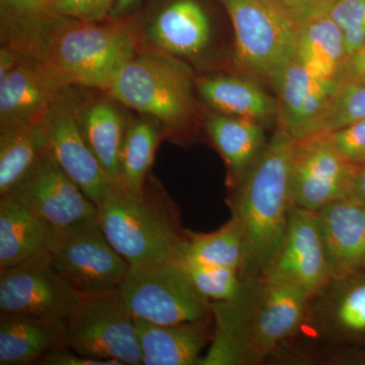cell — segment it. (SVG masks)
Returning <instances> with one entry per match:
<instances>
[{
	"label": "cell",
	"mask_w": 365,
	"mask_h": 365,
	"mask_svg": "<svg viewBox=\"0 0 365 365\" xmlns=\"http://www.w3.org/2000/svg\"><path fill=\"white\" fill-rule=\"evenodd\" d=\"M76 115L81 133L101 167L113 182L119 181L120 158L131 118L118 101L103 95L78 93Z\"/></svg>",
	"instance_id": "ffe728a7"
},
{
	"label": "cell",
	"mask_w": 365,
	"mask_h": 365,
	"mask_svg": "<svg viewBox=\"0 0 365 365\" xmlns=\"http://www.w3.org/2000/svg\"><path fill=\"white\" fill-rule=\"evenodd\" d=\"M341 88L342 83L338 79L314 76L294 59L274 86L278 125L297 140L319 133L322 121Z\"/></svg>",
	"instance_id": "2e32d148"
},
{
	"label": "cell",
	"mask_w": 365,
	"mask_h": 365,
	"mask_svg": "<svg viewBox=\"0 0 365 365\" xmlns=\"http://www.w3.org/2000/svg\"><path fill=\"white\" fill-rule=\"evenodd\" d=\"M209 321L158 325L136 319L143 365L199 364L212 337Z\"/></svg>",
	"instance_id": "7402d4cb"
},
{
	"label": "cell",
	"mask_w": 365,
	"mask_h": 365,
	"mask_svg": "<svg viewBox=\"0 0 365 365\" xmlns=\"http://www.w3.org/2000/svg\"><path fill=\"white\" fill-rule=\"evenodd\" d=\"M157 120L148 116L130 120L120 158L119 182L132 195H143L155 151L165 138Z\"/></svg>",
	"instance_id": "f1b7e54d"
},
{
	"label": "cell",
	"mask_w": 365,
	"mask_h": 365,
	"mask_svg": "<svg viewBox=\"0 0 365 365\" xmlns=\"http://www.w3.org/2000/svg\"><path fill=\"white\" fill-rule=\"evenodd\" d=\"M311 297L283 281H242L232 299L210 302L215 327L199 365H249L265 361L294 337Z\"/></svg>",
	"instance_id": "6da1fadb"
},
{
	"label": "cell",
	"mask_w": 365,
	"mask_h": 365,
	"mask_svg": "<svg viewBox=\"0 0 365 365\" xmlns=\"http://www.w3.org/2000/svg\"><path fill=\"white\" fill-rule=\"evenodd\" d=\"M329 135L346 160L354 165L365 162V118Z\"/></svg>",
	"instance_id": "e575fe53"
},
{
	"label": "cell",
	"mask_w": 365,
	"mask_h": 365,
	"mask_svg": "<svg viewBox=\"0 0 365 365\" xmlns=\"http://www.w3.org/2000/svg\"><path fill=\"white\" fill-rule=\"evenodd\" d=\"M185 232L187 247L184 258L241 271L245 256L244 235L234 216L215 232Z\"/></svg>",
	"instance_id": "f546056e"
},
{
	"label": "cell",
	"mask_w": 365,
	"mask_h": 365,
	"mask_svg": "<svg viewBox=\"0 0 365 365\" xmlns=\"http://www.w3.org/2000/svg\"><path fill=\"white\" fill-rule=\"evenodd\" d=\"M41 125L52 157L98 207L114 182L101 167L81 133L76 86L62 88Z\"/></svg>",
	"instance_id": "7c38bea8"
},
{
	"label": "cell",
	"mask_w": 365,
	"mask_h": 365,
	"mask_svg": "<svg viewBox=\"0 0 365 365\" xmlns=\"http://www.w3.org/2000/svg\"><path fill=\"white\" fill-rule=\"evenodd\" d=\"M196 90L215 112L253 120L262 126L278 120V103L248 78L216 74L196 78Z\"/></svg>",
	"instance_id": "603a6c76"
},
{
	"label": "cell",
	"mask_w": 365,
	"mask_h": 365,
	"mask_svg": "<svg viewBox=\"0 0 365 365\" xmlns=\"http://www.w3.org/2000/svg\"><path fill=\"white\" fill-rule=\"evenodd\" d=\"M347 58L344 32L330 14L300 24L295 60L314 76L338 79Z\"/></svg>",
	"instance_id": "4316f807"
},
{
	"label": "cell",
	"mask_w": 365,
	"mask_h": 365,
	"mask_svg": "<svg viewBox=\"0 0 365 365\" xmlns=\"http://www.w3.org/2000/svg\"><path fill=\"white\" fill-rule=\"evenodd\" d=\"M196 78L182 60L150 51H137L104 91L125 108L157 120L165 136L191 131L199 111Z\"/></svg>",
	"instance_id": "5b68a950"
},
{
	"label": "cell",
	"mask_w": 365,
	"mask_h": 365,
	"mask_svg": "<svg viewBox=\"0 0 365 365\" xmlns=\"http://www.w3.org/2000/svg\"><path fill=\"white\" fill-rule=\"evenodd\" d=\"M71 19L55 11L51 0H0V39L26 58L40 60Z\"/></svg>",
	"instance_id": "ac0fdd59"
},
{
	"label": "cell",
	"mask_w": 365,
	"mask_h": 365,
	"mask_svg": "<svg viewBox=\"0 0 365 365\" xmlns=\"http://www.w3.org/2000/svg\"><path fill=\"white\" fill-rule=\"evenodd\" d=\"M351 196L365 203V162L359 163L355 168Z\"/></svg>",
	"instance_id": "ab89813d"
},
{
	"label": "cell",
	"mask_w": 365,
	"mask_h": 365,
	"mask_svg": "<svg viewBox=\"0 0 365 365\" xmlns=\"http://www.w3.org/2000/svg\"><path fill=\"white\" fill-rule=\"evenodd\" d=\"M136 21L139 50L184 62L207 51L212 37L210 18L199 0H165Z\"/></svg>",
	"instance_id": "5bb4252c"
},
{
	"label": "cell",
	"mask_w": 365,
	"mask_h": 365,
	"mask_svg": "<svg viewBox=\"0 0 365 365\" xmlns=\"http://www.w3.org/2000/svg\"><path fill=\"white\" fill-rule=\"evenodd\" d=\"M7 194L16 197L39 216L51 228L53 240L98 222L97 206L50 153Z\"/></svg>",
	"instance_id": "9c48e42d"
},
{
	"label": "cell",
	"mask_w": 365,
	"mask_h": 365,
	"mask_svg": "<svg viewBox=\"0 0 365 365\" xmlns=\"http://www.w3.org/2000/svg\"><path fill=\"white\" fill-rule=\"evenodd\" d=\"M235 33V63L274 88L295 59L300 24L279 0H220Z\"/></svg>",
	"instance_id": "8992f818"
},
{
	"label": "cell",
	"mask_w": 365,
	"mask_h": 365,
	"mask_svg": "<svg viewBox=\"0 0 365 365\" xmlns=\"http://www.w3.org/2000/svg\"><path fill=\"white\" fill-rule=\"evenodd\" d=\"M205 130L227 165L228 184L235 188L267 144L264 126L247 118L213 112L206 118Z\"/></svg>",
	"instance_id": "484cf974"
},
{
	"label": "cell",
	"mask_w": 365,
	"mask_h": 365,
	"mask_svg": "<svg viewBox=\"0 0 365 365\" xmlns=\"http://www.w3.org/2000/svg\"><path fill=\"white\" fill-rule=\"evenodd\" d=\"M344 32L347 56L365 42V0H336L329 11Z\"/></svg>",
	"instance_id": "d6a6232c"
},
{
	"label": "cell",
	"mask_w": 365,
	"mask_h": 365,
	"mask_svg": "<svg viewBox=\"0 0 365 365\" xmlns=\"http://www.w3.org/2000/svg\"><path fill=\"white\" fill-rule=\"evenodd\" d=\"M263 276L289 283L311 299L330 281L318 212L292 207L279 248Z\"/></svg>",
	"instance_id": "9a60e30c"
},
{
	"label": "cell",
	"mask_w": 365,
	"mask_h": 365,
	"mask_svg": "<svg viewBox=\"0 0 365 365\" xmlns=\"http://www.w3.org/2000/svg\"><path fill=\"white\" fill-rule=\"evenodd\" d=\"M117 292L139 321L173 325L212 317L211 302L192 284L181 261L131 267Z\"/></svg>",
	"instance_id": "52a82bcc"
},
{
	"label": "cell",
	"mask_w": 365,
	"mask_h": 365,
	"mask_svg": "<svg viewBox=\"0 0 365 365\" xmlns=\"http://www.w3.org/2000/svg\"><path fill=\"white\" fill-rule=\"evenodd\" d=\"M62 88L39 60L21 57L0 78V125L41 123Z\"/></svg>",
	"instance_id": "44dd1931"
},
{
	"label": "cell",
	"mask_w": 365,
	"mask_h": 365,
	"mask_svg": "<svg viewBox=\"0 0 365 365\" xmlns=\"http://www.w3.org/2000/svg\"><path fill=\"white\" fill-rule=\"evenodd\" d=\"M365 118V85L342 86L326 113L319 133H331Z\"/></svg>",
	"instance_id": "1f68e13d"
},
{
	"label": "cell",
	"mask_w": 365,
	"mask_h": 365,
	"mask_svg": "<svg viewBox=\"0 0 365 365\" xmlns=\"http://www.w3.org/2000/svg\"><path fill=\"white\" fill-rule=\"evenodd\" d=\"M57 13L83 23H100L111 19L115 0H51Z\"/></svg>",
	"instance_id": "836d02e7"
},
{
	"label": "cell",
	"mask_w": 365,
	"mask_h": 365,
	"mask_svg": "<svg viewBox=\"0 0 365 365\" xmlns=\"http://www.w3.org/2000/svg\"><path fill=\"white\" fill-rule=\"evenodd\" d=\"M98 211L108 242L130 267H150L184 258L186 232L158 182H146L141 196L132 195L119 182H113Z\"/></svg>",
	"instance_id": "3957f363"
},
{
	"label": "cell",
	"mask_w": 365,
	"mask_h": 365,
	"mask_svg": "<svg viewBox=\"0 0 365 365\" xmlns=\"http://www.w3.org/2000/svg\"><path fill=\"white\" fill-rule=\"evenodd\" d=\"M355 168L336 148L329 133L297 140L292 162L294 206L318 212L338 199L351 196Z\"/></svg>",
	"instance_id": "4fadbf2b"
},
{
	"label": "cell",
	"mask_w": 365,
	"mask_h": 365,
	"mask_svg": "<svg viewBox=\"0 0 365 365\" xmlns=\"http://www.w3.org/2000/svg\"><path fill=\"white\" fill-rule=\"evenodd\" d=\"M181 265L194 287L209 302L232 299L241 292L242 280L237 269L188 258H182Z\"/></svg>",
	"instance_id": "4dcf8cb0"
},
{
	"label": "cell",
	"mask_w": 365,
	"mask_h": 365,
	"mask_svg": "<svg viewBox=\"0 0 365 365\" xmlns=\"http://www.w3.org/2000/svg\"><path fill=\"white\" fill-rule=\"evenodd\" d=\"M21 56L19 53L9 49L6 46H1L0 49V78L11 71L16 66Z\"/></svg>",
	"instance_id": "f35d334b"
},
{
	"label": "cell",
	"mask_w": 365,
	"mask_h": 365,
	"mask_svg": "<svg viewBox=\"0 0 365 365\" xmlns=\"http://www.w3.org/2000/svg\"><path fill=\"white\" fill-rule=\"evenodd\" d=\"M63 346L66 321L0 314V365L38 364L46 353Z\"/></svg>",
	"instance_id": "cb8c5ba5"
},
{
	"label": "cell",
	"mask_w": 365,
	"mask_h": 365,
	"mask_svg": "<svg viewBox=\"0 0 365 365\" xmlns=\"http://www.w3.org/2000/svg\"><path fill=\"white\" fill-rule=\"evenodd\" d=\"M66 347L116 365L143 364L136 319L115 292L81 295L66 319Z\"/></svg>",
	"instance_id": "ba28073f"
},
{
	"label": "cell",
	"mask_w": 365,
	"mask_h": 365,
	"mask_svg": "<svg viewBox=\"0 0 365 365\" xmlns=\"http://www.w3.org/2000/svg\"><path fill=\"white\" fill-rule=\"evenodd\" d=\"M51 228L11 194L0 199V269L49 253Z\"/></svg>",
	"instance_id": "d4e9b609"
},
{
	"label": "cell",
	"mask_w": 365,
	"mask_h": 365,
	"mask_svg": "<svg viewBox=\"0 0 365 365\" xmlns=\"http://www.w3.org/2000/svg\"><path fill=\"white\" fill-rule=\"evenodd\" d=\"M50 259L57 273L81 295L115 292L131 268L98 222L55 237Z\"/></svg>",
	"instance_id": "30bf717a"
},
{
	"label": "cell",
	"mask_w": 365,
	"mask_h": 365,
	"mask_svg": "<svg viewBox=\"0 0 365 365\" xmlns=\"http://www.w3.org/2000/svg\"><path fill=\"white\" fill-rule=\"evenodd\" d=\"M140 2L141 0H115L111 19L119 20L132 16Z\"/></svg>",
	"instance_id": "60d3db41"
},
{
	"label": "cell",
	"mask_w": 365,
	"mask_h": 365,
	"mask_svg": "<svg viewBox=\"0 0 365 365\" xmlns=\"http://www.w3.org/2000/svg\"><path fill=\"white\" fill-rule=\"evenodd\" d=\"M338 81L342 86L365 85V42L348 55Z\"/></svg>",
	"instance_id": "8d00e7d4"
},
{
	"label": "cell",
	"mask_w": 365,
	"mask_h": 365,
	"mask_svg": "<svg viewBox=\"0 0 365 365\" xmlns=\"http://www.w3.org/2000/svg\"><path fill=\"white\" fill-rule=\"evenodd\" d=\"M294 14L299 24L329 13L336 0H279Z\"/></svg>",
	"instance_id": "74e56055"
},
{
	"label": "cell",
	"mask_w": 365,
	"mask_h": 365,
	"mask_svg": "<svg viewBox=\"0 0 365 365\" xmlns=\"http://www.w3.org/2000/svg\"><path fill=\"white\" fill-rule=\"evenodd\" d=\"M304 319L330 341L365 336V271L331 278L309 299Z\"/></svg>",
	"instance_id": "e0dca14e"
},
{
	"label": "cell",
	"mask_w": 365,
	"mask_h": 365,
	"mask_svg": "<svg viewBox=\"0 0 365 365\" xmlns=\"http://www.w3.org/2000/svg\"><path fill=\"white\" fill-rule=\"evenodd\" d=\"M137 51L139 36L134 14L100 23L73 20L57 34L39 61L61 88L104 91Z\"/></svg>",
	"instance_id": "277c9868"
},
{
	"label": "cell",
	"mask_w": 365,
	"mask_h": 365,
	"mask_svg": "<svg viewBox=\"0 0 365 365\" xmlns=\"http://www.w3.org/2000/svg\"><path fill=\"white\" fill-rule=\"evenodd\" d=\"M81 299L53 267L50 252L0 273V314L66 321Z\"/></svg>",
	"instance_id": "8fae6325"
},
{
	"label": "cell",
	"mask_w": 365,
	"mask_h": 365,
	"mask_svg": "<svg viewBox=\"0 0 365 365\" xmlns=\"http://www.w3.org/2000/svg\"><path fill=\"white\" fill-rule=\"evenodd\" d=\"M297 140L278 125L260 157L235 187L232 215L244 235L242 281L263 277L287 230L292 199V162Z\"/></svg>",
	"instance_id": "7a4b0ae2"
},
{
	"label": "cell",
	"mask_w": 365,
	"mask_h": 365,
	"mask_svg": "<svg viewBox=\"0 0 365 365\" xmlns=\"http://www.w3.org/2000/svg\"><path fill=\"white\" fill-rule=\"evenodd\" d=\"M47 153L41 123L0 125V196L9 193Z\"/></svg>",
	"instance_id": "83f0119b"
},
{
	"label": "cell",
	"mask_w": 365,
	"mask_h": 365,
	"mask_svg": "<svg viewBox=\"0 0 365 365\" xmlns=\"http://www.w3.org/2000/svg\"><path fill=\"white\" fill-rule=\"evenodd\" d=\"M42 365H116L114 362L93 359V357L85 356L71 350V348L63 347L55 348L48 353H46L38 362Z\"/></svg>",
	"instance_id": "d590c367"
},
{
	"label": "cell",
	"mask_w": 365,
	"mask_h": 365,
	"mask_svg": "<svg viewBox=\"0 0 365 365\" xmlns=\"http://www.w3.org/2000/svg\"><path fill=\"white\" fill-rule=\"evenodd\" d=\"M331 278L365 271V203L344 197L318 211Z\"/></svg>",
	"instance_id": "d6986e66"
}]
</instances>
